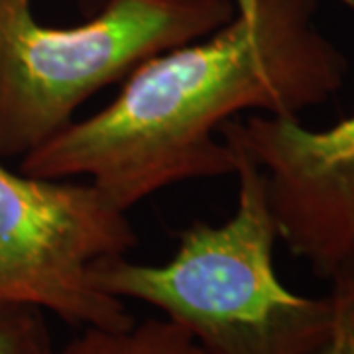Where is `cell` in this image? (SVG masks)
Listing matches in <instances>:
<instances>
[{"label": "cell", "mask_w": 354, "mask_h": 354, "mask_svg": "<svg viewBox=\"0 0 354 354\" xmlns=\"http://www.w3.org/2000/svg\"><path fill=\"white\" fill-rule=\"evenodd\" d=\"M330 297L335 304L333 327L313 354H354V283H330Z\"/></svg>", "instance_id": "obj_8"}, {"label": "cell", "mask_w": 354, "mask_h": 354, "mask_svg": "<svg viewBox=\"0 0 354 354\" xmlns=\"http://www.w3.org/2000/svg\"><path fill=\"white\" fill-rule=\"evenodd\" d=\"M232 14L234 0H109L81 24L46 26L32 0H0V158L22 160L102 88Z\"/></svg>", "instance_id": "obj_3"}, {"label": "cell", "mask_w": 354, "mask_h": 354, "mask_svg": "<svg viewBox=\"0 0 354 354\" xmlns=\"http://www.w3.org/2000/svg\"><path fill=\"white\" fill-rule=\"evenodd\" d=\"M0 354H53L46 311L0 301Z\"/></svg>", "instance_id": "obj_7"}, {"label": "cell", "mask_w": 354, "mask_h": 354, "mask_svg": "<svg viewBox=\"0 0 354 354\" xmlns=\"http://www.w3.org/2000/svg\"><path fill=\"white\" fill-rule=\"evenodd\" d=\"M53 354H207L187 330L167 319H146L124 329L87 327Z\"/></svg>", "instance_id": "obj_6"}, {"label": "cell", "mask_w": 354, "mask_h": 354, "mask_svg": "<svg viewBox=\"0 0 354 354\" xmlns=\"http://www.w3.org/2000/svg\"><path fill=\"white\" fill-rule=\"evenodd\" d=\"M319 0H234L227 24L162 51L99 113L77 118L20 160L46 179L85 177L128 213L185 181L234 176L221 140L242 113L291 116L333 99L348 62L315 24Z\"/></svg>", "instance_id": "obj_1"}, {"label": "cell", "mask_w": 354, "mask_h": 354, "mask_svg": "<svg viewBox=\"0 0 354 354\" xmlns=\"http://www.w3.org/2000/svg\"><path fill=\"white\" fill-rule=\"evenodd\" d=\"M234 153L239 195L230 218L193 221L164 264L101 260L93 281L122 301L156 307L207 354H313L333 327V297H307L281 283L264 176Z\"/></svg>", "instance_id": "obj_2"}, {"label": "cell", "mask_w": 354, "mask_h": 354, "mask_svg": "<svg viewBox=\"0 0 354 354\" xmlns=\"http://www.w3.org/2000/svg\"><path fill=\"white\" fill-rule=\"evenodd\" d=\"M136 244L128 213L93 183L0 164V301L34 305L81 329L130 327L134 317L97 288L93 268Z\"/></svg>", "instance_id": "obj_4"}, {"label": "cell", "mask_w": 354, "mask_h": 354, "mask_svg": "<svg viewBox=\"0 0 354 354\" xmlns=\"http://www.w3.org/2000/svg\"><path fill=\"white\" fill-rule=\"evenodd\" d=\"M75 2L83 16H93L95 12H99L109 0H75Z\"/></svg>", "instance_id": "obj_9"}, {"label": "cell", "mask_w": 354, "mask_h": 354, "mask_svg": "<svg viewBox=\"0 0 354 354\" xmlns=\"http://www.w3.org/2000/svg\"><path fill=\"white\" fill-rule=\"evenodd\" d=\"M221 140L264 176L279 241L317 278L354 283V114L327 128L252 113Z\"/></svg>", "instance_id": "obj_5"}]
</instances>
